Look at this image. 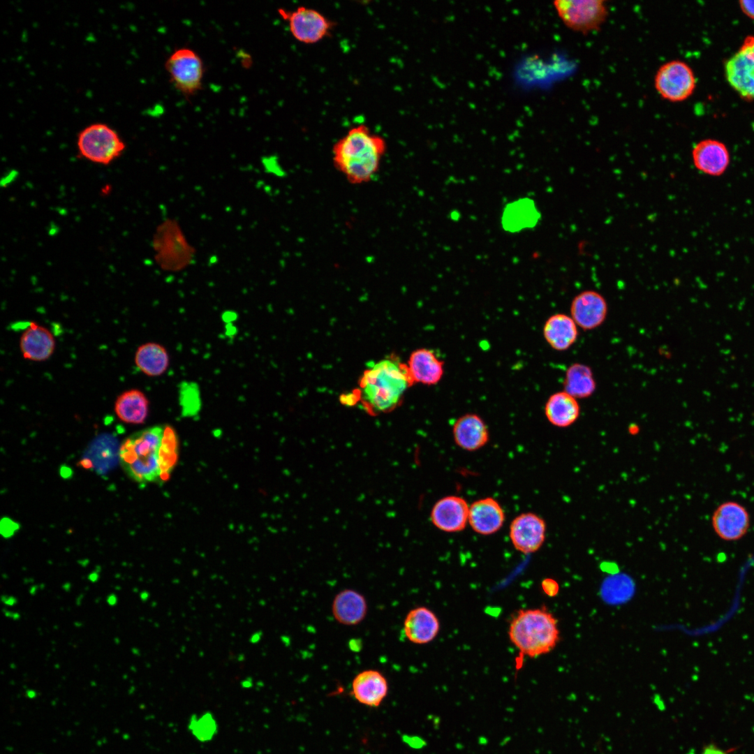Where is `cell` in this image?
Returning a JSON list of instances; mask_svg holds the SVG:
<instances>
[{"label": "cell", "instance_id": "obj_40", "mask_svg": "<svg viewBox=\"0 0 754 754\" xmlns=\"http://www.w3.org/2000/svg\"><path fill=\"white\" fill-rule=\"evenodd\" d=\"M27 695L30 698H34L36 695V693L32 690H29L27 691Z\"/></svg>", "mask_w": 754, "mask_h": 754}, {"label": "cell", "instance_id": "obj_18", "mask_svg": "<svg viewBox=\"0 0 754 754\" xmlns=\"http://www.w3.org/2000/svg\"><path fill=\"white\" fill-rule=\"evenodd\" d=\"M505 519L503 508L491 497L478 499L469 506L468 523L480 535L495 533L501 528Z\"/></svg>", "mask_w": 754, "mask_h": 754}, {"label": "cell", "instance_id": "obj_14", "mask_svg": "<svg viewBox=\"0 0 754 754\" xmlns=\"http://www.w3.org/2000/svg\"><path fill=\"white\" fill-rule=\"evenodd\" d=\"M469 506L458 496H447L437 501L430 513L432 524L439 530L455 533L464 530L468 522Z\"/></svg>", "mask_w": 754, "mask_h": 754}, {"label": "cell", "instance_id": "obj_10", "mask_svg": "<svg viewBox=\"0 0 754 754\" xmlns=\"http://www.w3.org/2000/svg\"><path fill=\"white\" fill-rule=\"evenodd\" d=\"M726 79L743 98L754 99V36H748L725 63Z\"/></svg>", "mask_w": 754, "mask_h": 754}, {"label": "cell", "instance_id": "obj_16", "mask_svg": "<svg viewBox=\"0 0 754 754\" xmlns=\"http://www.w3.org/2000/svg\"><path fill=\"white\" fill-rule=\"evenodd\" d=\"M389 692L387 678L380 671L368 669L360 672L352 681L350 694L360 704L378 708Z\"/></svg>", "mask_w": 754, "mask_h": 754}, {"label": "cell", "instance_id": "obj_7", "mask_svg": "<svg viewBox=\"0 0 754 754\" xmlns=\"http://www.w3.org/2000/svg\"><path fill=\"white\" fill-rule=\"evenodd\" d=\"M553 4L566 27L582 34L598 30L608 15L604 0H557Z\"/></svg>", "mask_w": 754, "mask_h": 754}, {"label": "cell", "instance_id": "obj_41", "mask_svg": "<svg viewBox=\"0 0 754 754\" xmlns=\"http://www.w3.org/2000/svg\"><path fill=\"white\" fill-rule=\"evenodd\" d=\"M98 577V574H97V573H96V572H94V573H92V574H91V575H89V579H90V580H91V582H96V581L97 580Z\"/></svg>", "mask_w": 754, "mask_h": 754}, {"label": "cell", "instance_id": "obj_12", "mask_svg": "<svg viewBox=\"0 0 754 754\" xmlns=\"http://www.w3.org/2000/svg\"><path fill=\"white\" fill-rule=\"evenodd\" d=\"M570 316L577 327L591 330L601 325L606 319L608 306L605 297L593 290H584L572 300Z\"/></svg>", "mask_w": 754, "mask_h": 754}, {"label": "cell", "instance_id": "obj_34", "mask_svg": "<svg viewBox=\"0 0 754 754\" xmlns=\"http://www.w3.org/2000/svg\"><path fill=\"white\" fill-rule=\"evenodd\" d=\"M739 6L746 16L754 19V1H740Z\"/></svg>", "mask_w": 754, "mask_h": 754}, {"label": "cell", "instance_id": "obj_32", "mask_svg": "<svg viewBox=\"0 0 754 754\" xmlns=\"http://www.w3.org/2000/svg\"><path fill=\"white\" fill-rule=\"evenodd\" d=\"M542 591L549 597H555L559 591L558 582L552 578H545L541 582Z\"/></svg>", "mask_w": 754, "mask_h": 754}, {"label": "cell", "instance_id": "obj_29", "mask_svg": "<svg viewBox=\"0 0 754 754\" xmlns=\"http://www.w3.org/2000/svg\"><path fill=\"white\" fill-rule=\"evenodd\" d=\"M219 723L214 714L205 711L190 716L187 729L198 742L205 744L212 741L219 732Z\"/></svg>", "mask_w": 754, "mask_h": 754}, {"label": "cell", "instance_id": "obj_6", "mask_svg": "<svg viewBox=\"0 0 754 754\" xmlns=\"http://www.w3.org/2000/svg\"><path fill=\"white\" fill-rule=\"evenodd\" d=\"M165 68L173 86L184 96L191 97L202 89L205 66L193 50H175L166 59Z\"/></svg>", "mask_w": 754, "mask_h": 754}, {"label": "cell", "instance_id": "obj_4", "mask_svg": "<svg viewBox=\"0 0 754 754\" xmlns=\"http://www.w3.org/2000/svg\"><path fill=\"white\" fill-rule=\"evenodd\" d=\"M164 426L146 428L127 437L121 443L119 457L128 476L145 485L162 482L160 450Z\"/></svg>", "mask_w": 754, "mask_h": 754}, {"label": "cell", "instance_id": "obj_3", "mask_svg": "<svg viewBox=\"0 0 754 754\" xmlns=\"http://www.w3.org/2000/svg\"><path fill=\"white\" fill-rule=\"evenodd\" d=\"M508 635L519 653L529 658L549 653L560 639L557 619L544 607L518 611L510 623Z\"/></svg>", "mask_w": 754, "mask_h": 754}, {"label": "cell", "instance_id": "obj_28", "mask_svg": "<svg viewBox=\"0 0 754 754\" xmlns=\"http://www.w3.org/2000/svg\"><path fill=\"white\" fill-rule=\"evenodd\" d=\"M563 387L564 391L577 399L591 397L596 389L591 369L584 364H572L566 371Z\"/></svg>", "mask_w": 754, "mask_h": 754}, {"label": "cell", "instance_id": "obj_8", "mask_svg": "<svg viewBox=\"0 0 754 754\" xmlns=\"http://www.w3.org/2000/svg\"><path fill=\"white\" fill-rule=\"evenodd\" d=\"M696 80L693 69L681 60L662 64L656 71L654 87L658 94L670 102H681L694 92Z\"/></svg>", "mask_w": 754, "mask_h": 754}, {"label": "cell", "instance_id": "obj_9", "mask_svg": "<svg viewBox=\"0 0 754 754\" xmlns=\"http://www.w3.org/2000/svg\"><path fill=\"white\" fill-rule=\"evenodd\" d=\"M288 22L289 30L295 40L304 44H315L331 32L333 22L318 10L300 6L293 10H279Z\"/></svg>", "mask_w": 754, "mask_h": 754}, {"label": "cell", "instance_id": "obj_11", "mask_svg": "<svg viewBox=\"0 0 754 754\" xmlns=\"http://www.w3.org/2000/svg\"><path fill=\"white\" fill-rule=\"evenodd\" d=\"M546 532V522L540 516L533 512H525L512 519L509 535L514 547L528 554L540 549L545 542Z\"/></svg>", "mask_w": 754, "mask_h": 754}, {"label": "cell", "instance_id": "obj_31", "mask_svg": "<svg viewBox=\"0 0 754 754\" xmlns=\"http://www.w3.org/2000/svg\"><path fill=\"white\" fill-rule=\"evenodd\" d=\"M179 401L185 415L192 416L199 411L200 391L195 383L184 382L179 387Z\"/></svg>", "mask_w": 754, "mask_h": 754}, {"label": "cell", "instance_id": "obj_22", "mask_svg": "<svg viewBox=\"0 0 754 754\" xmlns=\"http://www.w3.org/2000/svg\"><path fill=\"white\" fill-rule=\"evenodd\" d=\"M368 605L365 597L360 592L346 589L336 594L332 603V613L334 619L344 626H355L366 617Z\"/></svg>", "mask_w": 754, "mask_h": 754}, {"label": "cell", "instance_id": "obj_36", "mask_svg": "<svg viewBox=\"0 0 754 754\" xmlns=\"http://www.w3.org/2000/svg\"><path fill=\"white\" fill-rule=\"evenodd\" d=\"M261 637L262 633L260 631L256 632L250 637L249 641L252 644L258 643L261 639Z\"/></svg>", "mask_w": 754, "mask_h": 754}, {"label": "cell", "instance_id": "obj_25", "mask_svg": "<svg viewBox=\"0 0 754 754\" xmlns=\"http://www.w3.org/2000/svg\"><path fill=\"white\" fill-rule=\"evenodd\" d=\"M544 411L550 424L556 427L566 428L578 420L580 406L576 398L563 390L549 396Z\"/></svg>", "mask_w": 754, "mask_h": 754}, {"label": "cell", "instance_id": "obj_26", "mask_svg": "<svg viewBox=\"0 0 754 754\" xmlns=\"http://www.w3.org/2000/svg\"><path fill=\"white\" fill-rule=\"evenodd\" d=\"M149 401L146 394L138 389L121 392L116 399L114 412L118 418L128 424H143L149 414Z\"/></svg>", "mask_w": 754, "mask_h": 754}, {"label": "cell", "instance_id": "obj_23", "mask_svg": "<svg viewBox=\"0 0 754 754\" xmlns=\"http://www.w3.org/2000/svg\"><path fill=\"white\" fill-rule=\"evenodd\" d=\"M540 216L533 200L521 198L505 206L501 223L505 231L517 233L533 228L538 224Z\"/></svg>", "mask_w": 754, "mask_h": 754}, {"label": "cell", "instance_id": "obj_24", "mask_svg": "<svg viewBox=\"0 0 754 754\" xmlns=\"http://www.w3.org/2000/svg\"><path fill=\"white\" fill-rule=\"evenodd\" d=\"M542 333L547 343L557 351L570 348L578 337L577 325L566 314L555 313L545 321Z\"/></svg>", "mask_w": 754, "mask_h": 754}, {"label": "cell", "instance_id": "obj_17", "mask_svg": "<svg viewBox=\"0 0 754 754\" xmlns=\"http://www.w3.org/2000/svg\"><path fill=\"white\" fill-rule=\"evenodd\" d=\"M56 346L52 333L45 327L34 321L29 323L23 331L19 347L23 357L34 362H43L54 353Z\"/></svg>", "mask_w": 754, "mask_h": 754}, {"label": "cell", "instance_id": "obj_13", "mask_svg": "<svg viewBox=\"0 0 754 754\" xmlns=\"http://www.w3.org/2000/svg\"><path fill=\"white\" fill-rule=\"evenodd\" d=\"M695 168L710 177H720L730 163V154L726 145L717 140L705 139L695 144L691 151Z\"/></svg>", "mask_w": 754, "mask_h": 754}, {"label": "cell", "instance_id": "obj_33", "mask_svg": "<svg viewBox=\"0 0 754 754\" xmlns=\"http://www.w3.org/2000/svg\"><path fill=\"white\" fill-rule=\"evenodd\" d=\"M340 401L345 406H355L358 401H360V397L357 391H354L350 393L342 394L340 396Z\"/></svg>", "mask_w": 754, "mask_h": 754}, {"label": "cell", "instance_id": "obj_15", "mask_svg": "<svg viewBox=\"0 0 754 754\" xmlns=\"http://www.w3.org/2000/svg\"><path fill=\"white\" fill-rule=\"evenodd\" d=\"M749 515L744 507L732 501L721 504L714 512L712 525L716 534L727 541L737 540L747 532Z\"/></svg>", "mask_w": 754, "mask_h": 754}, {"label": "cell", "instance_id": "obj_38", "mask_svg": "<svg viewBox=\"0 0 754 754\" xmlns=\"http://www.w3.org/2000/svg\"><path fill=\"white\" fill-rule=\"evenodd\" d=\"M3 602L6 605H13L16 603V599L13 597H6Z\"/></svg>", "mask_w": 754, "mask_h": 754}, {"label": "cell", "instance_id": "obj_2", "mask_svg": "<svg viewBox=\"0 0 754 754\" xmlns=\"http://www.w3.org/2000/svg\"><path fill=\"white\" fill-rule=\"evenodd\" d=\"M386 147L367 126H355L334 145V167L353 184L367 183L378 171Z\"/></svg>", "mask_w": 754, "mask_h": 754}, {"label": "cell", "instance_id": "obj_5", "mask_svg": "<svg viewBox=\"0 0 754 754\" xmlns=\"http://www.w3.org/2000/svg\"><path fill=\"white\" fill-rule=\"evenodd\" d=\"M76 145L80 157L91 163L108 165L124 151L126 144L117 131L107 124L96 122L82 128Z\"/></svg>", "mask_w": 754, "mask_h": 754}, {"label": "cell", "instance_id": "obj_21", "mask_svg": "<svg viewBox=\"0 0 754 754\" xmlns=\"http://www.w3.org/2000/svg\"><path fill=\"white\" fill-rule=\"evenodd\" d=\"M413 383L425 385L437 384L444 374V363L431 349L420 348L413 350L406 363Z\"/></svg>", "mask_w": 754, "mask_h": 754}, {"label": "cell", "instance_id": "obj_35", "mask_svg": "<svg viewBox=\"0 0 754 754\" xmlns=\"http://www.w3.org/2000/svg\"><path fill=\"white\" fill-rule=\"evenodd\" d=\"M701 754H727L726 752L721 750L714 745H709L704 748Z\"/></svg>", "mask_w": 754, "mask_h": 754}, {"label": "cell", "instance_id": "obj_20", "mask_svg": "<svg viewBox=\"0 0 754 754\" xmlns=\"http://www.w3.org/2000/svg\"><path fill=\"white\" fill-rule=\"evenodd\" d=\"M452 435L457 446L470 452L482 448L489 440L486 423L475 413H466L457 418L453 424Z\"/></svg>", "mask_w": 754, "mask_h": 754}, {"label": "cell", "instance_id": "obj_27", "mask_svg": "<svg viewBox=\"0 0 754 754\" xmlns=\"http://www.w3.org/2000/svg\"><path fill=\"white\" fill-rule=\"evenodd\" d=\"M134 361L138 369L149 377L163 375L170 365L167 349L156 342H147L138 347Z\"/></svg>", "mask_w": 754, "mask_h": 754}, {"label": "cell", "instance_id": "obj_19", "mask_svg": "<svg viewBox=\"0 0 754 754\" xmlns=\"http://www.w3.org/2000/svg\"><path fill=\"white\" fill-rule=\"evenodd\" d=\"M440 630L437 616L426 607H417L406 614L403 631L408 641L416 644H425L433 641Z\"/></svg>", "mask_w": 754, "mask_h": 754}, {"label": "cell", "instance_id": "obj_39", "mask_svg": "<svg viewBox=\"0 0 754 754\" xmlns=\"http://www.w3.org/2000/svg\"><path fill=\"white\" fill-rule=\"evenodd\" d=\"M108 604H109V605H115V604H116V603H117V597H116V596H115L114 595H113V594H112V595H110V596H109V597L108 598Z\"/></svg>", "mask_w": 754, "mask_h": 754}, {"label": "cell", "instance_id": "obj_30", "mask_svg": "<svg viewBox=\"0 0 754 754\" xmlns=\"http://www.w3.org/2000/svg\"><path fill=\"white\" fill-rule=\"evenodd\" d=\"M178 457V439L175 431L170 425H164L160 450V467L162 482L170 475Z\"/></svg>", "mask_w": 754, "mask_h": 754}, {"label": "cell", "instance_id": "obj_37", "mask_svg": "<svg viewBox=\"0 0 754 754\" xmlns=\"http://www.w3.org/2000/svg\"><path fill=\"white\" fill-rule=\"evenodd\" d=\"M241 686H242V688H251V687H252V686H253V683H252V680H251V678H246V679H244V680H243V681H242V683H241Z\"/></svg>", "mask_w": 754, "mask_h": 754}, {"label": "cell", "instance_id": "obj_1", "mask_svg": "<svg viewBox=\"0 0 754 754\" xmlns=\"http://www.w3.org/2000/svg\"><path fill=\"white\" fill-rule=\"evenodd\" d=\"M358 383L360 401L364 409L373 415L393 411L414 384L406 364L391 356L369 362Z\"/></svg>", "mask_w": 754, "mask_h": 754}]
</instances>
